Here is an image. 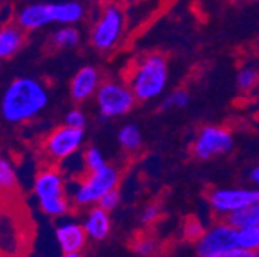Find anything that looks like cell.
<instances>
[{
	"label": "cell",
	"mask_w": 259,
	"mask_h": 257,
	"mask_svg": "<svg viewBox=\"0 0 259 257\" xmlns=\"http://www.w3.org/2000/svg\"><path fill=\"white\" fill-rule=\"evenodd\" d=\"M48 91L39 80L20 77L5 89L0 110L7 122L23 123L40 114L48 105Z\"/></svg>",
	"instance_id": "cell-1"
},
{
	"label": "cell",
	"mask_w": 259,
	"mask_h": 257,
	"mask_svg": "<svg viewBox=\"0 0 259 257\" xmlns=\"http://www.w3.org/2000/svg\"><path fill=\"white\" fill-rule=\"evenodd\" d=\"M130 89L136 100L157 99L168 83V63L162 54H148L141 59L130 76Z\"/></svg>",
	"instance_id": "cell-2"
},
{
	"label": "cell",
	"mask_w": 259,
	"mask_h": 257,
	"mask_svg": "<svg viewBox=\"0 0 259 257\" xmlns=\"http://www.w3.org/2000/svg\"><path fill=\"white\" fill-rule=\"evenodd\" d=\"M34 194L42 211L53 217H60L70 210V202L65 194L63 179L54 168L42 170L34 180Z\"/></svg>",
	"instance_id": "cell-3"
},
{
	"label": "cell",
	"mask_w": 259,
	"mask_h": 257,
	"mask_svg": "<svg viewBox=\"0 0 259 257\" xmlns=\"http://www.w3.org/2000/svg\"><path fill=\"white\" fill-rule=\"evenodd\" d=\"M119 183V171L111 167L105 165L104 168L87 174L76 186L74 191V202L77 205H93L99 203V200L114 191Z\"/></svg>",
	"instance_id": "cell-4"
},
{
	"label": "cell",
	"mask_w": 259,
	"mask_h": 257,
	"mask_svg": "<svg viewBox=\"0 0 259 257\" xmlns=\"http://www.w3.org/2000/svg\"><path fill=\"white\" fill-rule=\"evenodd\" d=\"M125 14L117 5H107L91 31V43L97 51H111L120 40Z\"/></svg>",
	"instance_id": "cell-5"
},
{
	"label": "cell",
	"mask_w": 259,
	"mask_h": 257,
	"mask_svg": "<svg viewBox=\"0 0 259 257\" xmlns=\"http://www.w3.org/2000/svg\"><path fill=\"white\" fill-rule=\"evenodd\" d=\"M96 102L104 117H119L135 108L136 97L130 86L119 82H104L96 92Z\"/></svg>",
	"instance_id": "cell-6"
},
{
	"label": "cell",
	"mask_w": 259,
	"mask_h": 257,
	"mask_svg": "<svg viewBox=\"0 0 259 257\" xmlns=\"http://www.w3.org/2000/svg\"><path fill=\"white\" fill-rule=\"evenodd\" d=\"M235 140L232 133L222 126L207 125L201 128L193 143V154L199 160H210L216 156L232 152Z\"/></svg>",
	"instance_id": "cell-7"
},
{
	"label": "cell",
	"mask_w": 259,
	"mask_h": 257,
	"mask_svg": "<svg viewBox=\"0 0 259 257\" xmlns=\"http://www.w3.org/2000/svg\"><path fill=\"white\" fill-rule=\"evenodd\" d=\"M210 207L224 216H232L247 207L259 203L257 188H218L208 196Z\"/></svg>",
	"instance_id": "cell-8"
},
{
	"label": "cell",
	"mask_w": 259,
	"mask_h": 257,
	"mask_svg": "<svg viewBox=\"0 0 259 257\" xmlns=\"http://www.w3.org/2000/svg\"><path fill=\"white\" fill-rule=\"evenodd\" d=\"M236 234L229 223H218L204 231L201 239L196 242V252L199 257H218L227 251L236 248Z\"/></svg>",
	"instance_id": "cell-9"
},
{
	"label": "cell",
	"mask_w": 259,
	"mask_h": 257,
	"mask_svg": "<svg viewBox=\"0 0 259 257\" xmlns=\"http://www.w3.org/2000/svg\"><path fill=\"white\" fill-rule=\"evenodd\" d=\"M83 142V130H74L67 125L59 126L47 137L44 148L53 160H65L73 156Z\"/></svg>",
	"instance_id": "cell-10"
},
{
	"label": "cell",
	"mask_w": 259,
	"mask_h": 257,
	"mask_svg": "<svg viewBox=\"0 0 259 257\" xmlns=\"http://www.w3.org/2000/svg\"><path fill=\"white\" fill-rule=\"evenodd\" d=\"M101 74L94 67H83L80 68L71 80V97L74 102H83L94 95L99 89Z\"/></svg>",
	"instance_id": "cell-11"
},
{
	"label": "cell",
	"mask_w": 259,
	"mask_h": 257,
	"mask_svg": "<svg viewBox=\"0 0 259 257\" xmlns=\"http://www.w3.org/2000/svg\"><path fill=\"white\" fill-rule=\"evenodd\" d=\"M87 237L82 225L74 222H65L56 228V239L63 254L80 252L87 243Z\"/></svg>",
	"instance_id": "cell-12"
},
{
	"label": "cell",
	"mask_w": 259,
	"mask_h": 257,
	"mask_svg": "<svg viewBox=\"0 0 259 257\" xmlns=\"http://www.w3.org/2000/svg\"><path fill=\"white\" fill-rule=\"evenodd\" d=\"M17 26L20 29H39L48 23H51L50 4H29L25 5L17 13Z\"/></svg>",
	"instance_id": "cell-13"
},
{
	"label": "cell",
	"mask_w": 259,
	"mask_h": 257,
	"mask_svg": "<svg viewBox=\"0 0 259 257\" xmlns=\"http://www.w3.org/2000/svg\"><path fill=\"white\" fill-rule=\"evenodd\" d=\"M82 227L90 239L104 240V239H107V236L110 234V230H111L110 216L107 211L101 210L99 207H94L90 210Z\"/></svg>",
	"instance_id": "cell-14"
},
{
	"label": "cell",
	"mask_w": 259,
	"mask_h": 257,
	"mask_svg": "<svg viewBox=\"0 0 259 257\" xmlns=\"http://www.w3.org/2000/svg\"><path fill=\"white\" fill-rule=\"evenodd\" d=\"M50 14H51V22L62 23L65 26H71L83 19L85 8L79 2L50 4Z\"/></svg>",
	"instance_id": "cell-15"
},
{
	"label": "cell",
	"mask_w": 259,
	"mask_h": 257,
	"mask_svg": "<svg viewBox=\"0 0 259 257\" xmlns=\"http://www.w3.org/2000/svg\"><path fill=\"white\" fill-rule=\"evenodd\" d=\"M23 29L17 25L8 23L0 28V60L14 56L23 45Z\"/></svg>",
	"instance_id": "cell-16"
},
{
	"label": "cell",
	"mask_w": 259,
	"mask_h": 257,
	"mask_svg": "<svg viewBox=\"0 0 259 257\" xmlns=\"http://www.w3.org/2000/svg\"><path fill=\"white\" fill-rule=\"evenodd\" d=\"M227 223L232 225L235 230L259 227V203H254L251 207H247V208L229 216Z\"/></svg>",
	"instance_id": "cell-17"
},
{
	"label": "cell",
	"mask_w": 259,
	"mask_h": 257,
	"mask_svg": "<svg viewBox=\"0 0 259 257\" xmlns=\"http://www.w3.org/2000/svg\"><path fill=\"white\" fill-rule=\"evenodd\" d=\"M117 139H119V143L120 146L125 149V151H130L133 152L136 149L141 148L142 145V134H141V130L133 125V123H128L125 126L120 128V131L117 134Z\"/></svg>",
	"instance_id": "cell-18"
},
{
	"label": "cell",
	"mask_w": 259,
	"mask_h": 257,
	"mask_svg": "<svg viewBox=\"0 0 259 257\" xmlns=\"http://www.w3.org/2000/svg\"><path fill=\"white\" fill-rule=\"evenodd\" d=\"M53 45L57 48H71L80 42V33L73 26H62L53 34Z\"/></svg>",
	"instance_id": "cell-19"
},
{
	"label": "cell",
	"mask_w": 259,
	"mask_h": 257,
	"mask_svg": "<svg viewBox=\"0 0 259 257\" xmlns=\"http://www.w3.org/2000/svg\"><path fill=\"white\" fill-rule=\"evenodd\" d=\"M236 246L247 249V251L259 252V227L238 230Z\"/></svg>",
	"instance_id": "cell-20"
},
{
	"label": "cell",
	"mask_w": 259,
	"mask_h": 257,
	"mask_svg": "<svg viewBox=\"0 0 259 257\" xmlns=\"http://www.w3.org/2000/svg\"><path fill=\"white\" fill-rule=\"evenodd\" d=\"M17 186V174L8 159L0 156V191H11Z\"/></svg>",
	"instance_id": "cell-21"
},
{
	"label": "cell",
	"mask_w": 259,
	"mask_h": 257,
	"mask_svg": "<svg viewBox=\"0 0 259 257\" xmlns=\"http://www.w3.org/2000/svg\"><path fill=\"white\" fill-rule=\"evenodd\" d=\"M236 83L241 91H250L259 83V71L251 65H245L236 76Z\"/></svg>",
	"instance_id": "cell-22"
},
{
	"label": "cell",
	"mask_w": 259,
	"mask_h": 257,
	"mask_svg": "<svg viewBox=\"0 0 259 257\" xmlns=\"http://www.w3.org/2000/svg\"><path fill=\"white\" fill-rule=\"evenodd\" d=\"M190 104V94L185 89H176L173 92H170L167 97L162 100L160 104V110L168 111V110H181L185 108Z\"/></svg>",
	"instance_id": "cell-23"
},
{
	"label": "cell",
	"mask_w": 259,
	"mask_h": 257,
	"mask_svg": "<svg viewBox=\"0 0 259 257\" xmlns=\"http://www.w3.org/2000/svg\"><path fill=\"white\" fill-rule=\"evenodd\" d=\"M83 159H85V165H87V168L90 170V173L101 170V168H104V167L107 165L102 151H101L99 148H94V146H91V148H88V149L85 151Z\"/></svg>",
	"instance_id": "cell-24"
},
{
	"label": "cell",
	"mask_w": 259,
	"mask_h": 257,
	"mask_svg": "<svg viewBox=\"0 0 259 257\" xmlns=\"http://www.w3.org/2000/svg\"><path fill=\"white\" fill-rule=\"evenodd\" d=\"M204 227L201 225L199 220L196 219H188L184 225V236L188 239V240H194V242H198L201 239V236L204 234Z\"/></svg>",
	"instance_id": "cell-25"
},
{
	"label": "cell",
	"mask_w": 259,
	"mask_h": 257,
	"mask_svg": "<svg viewBox=\"0 0 259 257\" xmlns=\"http://www.w3.org/2000/svg\"><path fill=\"white\" fill-rule=\"evenodd\" d=\"M65 125L74 128V130H83L87 125V117L80 110H71L65 116Z\"/></svg>",
	"instance_id": "cell-26"
},
{
	"label": "cell",
	"mask_w": 259,
	"mask_h": 257,
	"mask_svg": "<svg viewBox=\"0 0 259 257\" xmlns=\"http://www.w3.org/2000/svg\"><path fill=\"white\" fill-rule=\"evenodd\" d=\"M133 248H135V251H136L138 255H141V257H150V255H153L156 252L157 245H156V242L153 239L145 237V239L136 240V243H135Z\"/></svg>",
	"instance_id": "cell-27"
},
{
	"label": "cell",
	"mask_w": 259,
	"mask_h": 257,
	"mask_svg": "<svg viewBox=\"0 0 259 257\" xmlns=\"http://www.w3.org/2000/svg\"><path fill=\"white\" fill-rule=\"evenodd\" d=\"M119 203H120V194H119V191H117V189H114V191L108 192V194H105V196L99 200V203H97V205H99L101 210L110 213V211L116 210V208L119 207Z\"/></svg>",
	"instance_id": "cell-28"
},
{
	"label": "cell",
	"mask_w": 259,
	"mask_h": 257,
	"mask_svg": "<svg viewBox=\"0 0 259 257\" xmlns=\"http://www.w3.org/2000/svg\"><path fill=\"white\" fill-rule=\"evenodd\" d=\"M160 216V208L157 205H147L141 214V222L144 225L153 223L154 220H157V217Z\"/></svg>",
	"instance_id": "cell-29"
},
{
	"label": "cell",
	"mask_w": 259,
	"mask_h": 257,
	"mask_svg": "<svg viewBox=\"0 0 259 257\" xmlns=\"http://www.w3.org/2000/svg\"><path fill=\"white\" fill-rule=\"evenodd\" d=\"M218 257H259V252H253V251H247V249H242V248H233L230 251H227Z\"/></svg>",
	"instance_id": "cell-30"
},
{
	"label": "cell",
	"mask_w": 259,
	"mask_h": 257,
	"mask_svg": "<svg viewBox=\"0 0 259 257\" xmlns=\"http://www.w3.org/2000/svg\"><path fill=\"white\" fill-rule=\"evenodd\" d=\"M248 177H250V180L256 185V188L259 189V165H257V167H254V168L250 171Z\"/></svg>",
	"instance_id": "cell-31"
},
{
	"label": "cell",
	"mask_w": 259,
	"mask_h": 257,
	"mask_svg": "<svg viewBox=\"0 0 259 257\" xmlns=\"http://www.w3.org/2000/svg\"><path fill=\"white\" fill-rule=\"evenodd\" d=\"M62 257H82L80 252H73V254H62Z\"/></svg>",
	"instance_id": "cell-32"
}]
</instances>
